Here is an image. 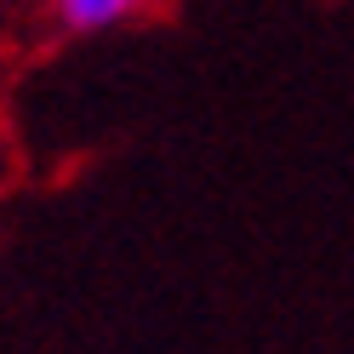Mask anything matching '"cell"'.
I'll return each instance as SVG.
<instances>
[{"mask_svg":"<svg viewBox=\"0 0 354 354\" xmlns=\"http://www.w3.org/2000/svg\"><path fill=\"white\" fill-rule=\"evenodd\" d=\"M143 6H149V0H52V17L69 35H103V29L131 24Z\"/></svg>","mask_w":354,"mask_h":354,"instance_id":"obj_1","label":"cell"}]
</instances>
